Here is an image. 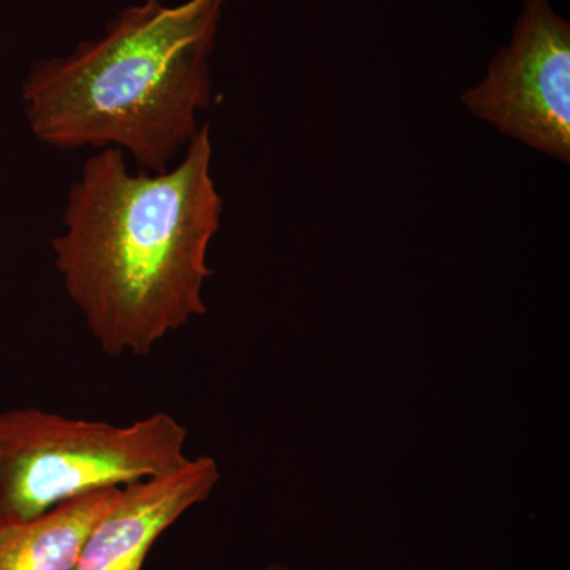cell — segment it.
<instances>
[{"label": "cell", "mask_w": 570, "mask_h": 570, "mask_svg": "<svg viewBox=\"0 0 570 570\" xmlns=\"http://www.w3.org/2000/svg\"><path fill=\"white\" fill-rule=\"evenodd\" d=\"M209 122L163 174L130 171L126 154H91L52 239L66 294L105 354L146 356L204 316L208 249L224 198L212 174Z\"/></svg>", "instance_id": "obj_1"}, {"label": "cell", "mask_w": 570, "mask_h": 570, "mask_svg": "<svg viewBox=\"0 0 570 570\" xmlns=\"http://www.w3.org/2000/svg\"><path fill=\"white\" fill-rule=\"evenodd\" d=\"M225 0H142L102 37L33 63L22 85L29 127L59 151L118 148L163 174L213 102L212 56Z\"/></svg>", "instance_id": "obj_2"}, {"label": "cell", "mask_w": 570, "mask_h": 570, "mask_svg": "<svg viewBox=\"0 0 570 570\" xmlns=\"http://www.w3.org/2000/svg\"><path fill=\"white\" fill-rule=\"evenodd\" d=\"M186 441V428L167 412L127 426L37 407L0 412L3 523L37 519L97 491L174 474L190 460Z\"/></svg>", "instance_id": "obj_3"}, {"label": "cell", "mask_w": 570, "mask_h": 570, "mask_svg": "<svg viewBox=\"0 0 570 570\" xmlns=\"http://www.w3.org/2000/svg\"><path fill=\"white\" fill-rule=\"evenodd\" d=\"M460 102L498 134L570 164V24L550 0H523L509 43Z\"/></svg>", "instance_id": "obj_4"}, {"label": "cell", "mask_w": 570, "mask_h": 570, "mask_svg": "<svg viewBox=\"0 0 570 570\" xmlns=\"http://www.w3.org/2000/svg\"><path fill=\"white\" fill-rule=\"evenodd\" d=\"M219 479L216 461L198 456L174 474L122 487L94 524L73 570H142L154 543L212 497Z\"/></svg>", "instance_id": "obj_5"}, {"label": "cell", "mask_w": 570, "mask_h": 570, "mask_svg": "<svg viewBox=\"0 0 570 570\" xmlns=\"http://www.w3.org/2000/svg\"><path fill=\"white\" fill-rule=\"evenodd\" d=\"M119 489L63 502L28 521L0 527V570H73L94 524Z\"/></svg>", "instance_id": "obj_6"}, {"label": "cell", "mask_w": 570, "mask_h": 570, "mask_svg": "<svg viewBox=\"0 0 570 570\" xmlns=\"http://www.w3.org/2000/svg\"><path fill=\"white\" fill-rule=\"evenodd\" d=\"M266 570H292V569L284 568V566H269V568Z\"/></svg>", "instance_id": "obj_7"}, {"label": "cell", "mask_w": 570, "mask_h": 570, "mask_svg": "<svg viewBox=\"0 0 570 570\" xmlns=\"http://www.w3.org/2000/svg\"><path fill=\"white\" fill-rule=\"evenodd\" d=\"M3 524L2 505H0V527Z\"/></svg>", "instance_id": "obj_8"}]
</instances>
